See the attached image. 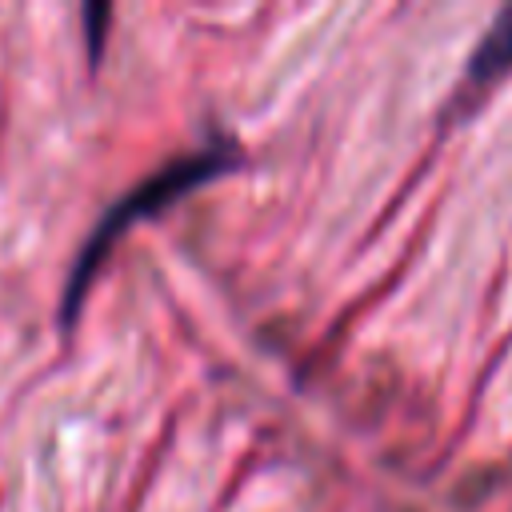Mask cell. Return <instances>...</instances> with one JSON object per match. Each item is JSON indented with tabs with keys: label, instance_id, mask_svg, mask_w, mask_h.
I'll return each instance as SVG.
<instances>
[{
	"label": "cell",
	"instance_id": "3957f363",
	"mask_svg": "<svg viewBox=\"0 0 512 512\" xmlns=\"http://www.w3.org/2000/svg\"><path fill=\"white\" fill-rule=\"evenodd\" d=\"M84 20H88V44H92V56H100V40H104L108 8H104V4H92V8L84 12Z\"/></svg>",
	"mask_w": 512,
	"mask_h": 512
},
{
	"label": "cell",
	"instance_id": "7a4b0ae2",
	"mask_svg": "<svg viewBox=\"0 0 512 512\" xmlns=\"http://www.w3.org/2000/svg\"><path fill=\"white\" fill-rule=\"evenodd\" d=\"M504 72H512V4L500 8V16L492 20V28L484 32V40L476 44L472 64H468V84L472 88H484V84L500 80Z\"/></svg>",
	"mask_w": 512,
	"mask_h": 512
},
{
	"label": "cell",
	"instance_id": "6da1fadb",
	"mask_svg": "<svg viewBox=\"0 0 512 512\" xmlns=\"http://www.w3.org/2000/svg\"><path fill=\"white\" fill-rule=\"evenodd\" d=\"M232 164H236V156H232L228 148H200V152H192V156L168 160V164L156 168L148 180H140V184L96 224V232H92L88 244L80 248L76 264H72V276H68V292H64V320L76 316V308H80V300H84V292H88V280H92L96 264L104 260V252L112 248V240L124 236V228H128L132 220L160 212L164 204H172V200H180L184 192H192L196 184H204V180L228 172Z\"/></svg>",
	"mask_w": 512,
	"mask_h": 512
}]
</instances>
